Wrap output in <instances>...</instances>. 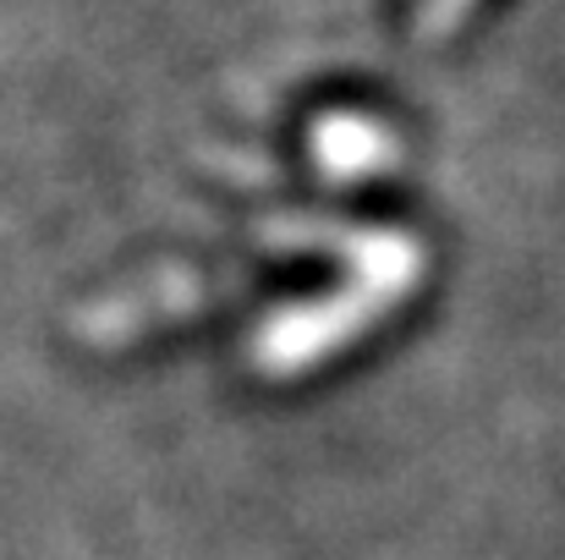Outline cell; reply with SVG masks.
Returning <instances> with one entry per match:
<instances>
[{
    "instance_id": "6da1fadb",
    "label": "cell",
    "mask_w": 565,
    "mask_h": 560,
    "mask_svg": "<svg viewBox=\"0 0 565 560\" xmlns=\"http://www.w3.org/2000/svg\"><path fill=\"white\" fill-rule=\"evenodd\" d=\"M319 160L324 171H341V177H358V171H379L390 166V138L369 127V121H335V127H319Z\"/></svg>"
},
{
    "instance_id": "7a4b0ae2",
    "label": "cell",
    "mask_w": 565,
    "mask_h": 560,
    "mask_svg": "<svg viewBox=\"0 0 565 560\" xmlns=\"http://www.w3.org/2000/svg\"><path fill=\"white\" fill-rule=\"evenodd\" d=\"M461 6H467V0H428V11H423V33H445V28L456 22Z\"/></svg>"
}]
</instances>
